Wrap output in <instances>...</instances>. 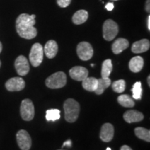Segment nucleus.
<instances>
[{"label": "nucleus", "mask_w": 150, "mask_h": 150, "mask_svg": "<svg viewBox=\"0 0 150 150\" xmlns=\"http://www.w3.org/2000/svg\"><path fill=\"white\" fill-rule=\"evenodd\" d=\"M35 15L29 16L22 13L16 20V31L20 37L25 39H33L37 35V29L34 27L35 24Z\"/></svg>", "instance_id": "f257e3e1"}, {"label": "nucleus", "mask_w": 150, "mask_h": 150, "mask_svg": "<svg viewBox=\"0 0 150 150\" xmlns=\"http://www.w3.org/2000/svg\"><path fill=\"white\" fill-rule=\"evenodd\" d=\"M65 119L68 122H74L78 119L80 112V105L74 99H67L64 102Z\"/></svg>", "instance_id": "f03ea898"}, {"label": "nucleus", "mask_w": 150, "mask_h": 150, "mask_svg": "<svg viewBox=\"0 0 150 150\" xmlns=\"http://www.w3.org/2000/svg\"><path fill=\"white\" fill-rule=\"evenodd\" d=\"M66 82V74L63 72H58L49 76L45 81V84L50 88L59 89L64 87Z\"/></svg>", "instance_id": "7ed1b4c3"}, {"label": "nucleus", "mask_w": 150, "mask_h": 150, "mask_svg": "<svg viewBox=\"0 0 150 150\" xmlns=\"http://www.w3.org/2000/svg\"><path fill=\"white\" fill-rule=\"evenodd\" d=\"M119 31V27L117 24L113 20H106L103 24V37L106 40L111 41L117 35Z\"/></svg>", "instance_id": "20e7f679"}, {"label": "nucleus", "mask_w": 150, "mask_h": 150, "mask_svg": "<svg viewBox=\"0 0 150 150\" xmlns=\"http://www.w3.org/2000/svg\"><path fill=\"white\" fill-rule=\"evenodd\" d=\"M44 50L42 45L40 43H35L31 49L29 54V60L33 67H38L43 60Z\"/></svg>", "instance_id": "39448f33"}, {"label": "nucleus", "mask_w": 150, "mask_h": 150, "mask_svg": "<svg viewBox=\"0 0 150 150\" xmlns=\"http://www.w3.org/2000/svg\"><path fill=\"white\" fill-rule=\"evenodd\" d=\"M20 115L24 120H32L35 115L34 106L32 101L29 99H25L22 101L20 106Z\"/></svg>", "instance_id": "423d86ee"}, {"label": "nucleus", "mask_w": 150, "mask_h": 150, "mask_svg": "<svg viewBox=\"0 0 150 150\" xmlns=\"http://www.w3.org/2000/svg\"><path fill=\"white\" fill-rule=\"evenodd\" d=\"M79 58L82 61H88L93 56V49L88 42H81L76 47Z\"/></svg>", "instance_id": "0eeeda50"}, {"label": "nucleus", "mask_w": 150, "mask_h": 150, "mask_svg": "<svg viewBox=\"0 0 150 150\" xmlns=\"http://www.w3.org/2000/svg\"><path fill=\"white\" fill-rule=\"evenodd\" d=\"M17 142L22 150H29L31 147V138L25 130H20L16 134Z\"/></svg>", "instance_id": "6e6552de"}, {"label": "nucleus", "mask_w": 150, "mask_h": 150, "mask_svg": "<svg viewBox=\"0 0 150 150\" xmlns=\"http://www.w3.org/2000/svg\"><path fill=\"white\" fill-rule=\"evenodd\" d=\"M15 67L19 75L20 76L27 75L30 70L29 63L27 58L22 55L19 56L15 61Z\"/></svg>", "instance_id": "1a4fd4ad"}, {"label": "nucleus", "mask_w": 150, "mask_h": 150, "mask_svg": "<svg viewBox=\"0 0 150 150\" xmlns=\"http://www.w3.org/2000/svg\"><path fill=\"white\" fill-rule=\"evenodd\" d=\"M8 91H20L25 87V82L21 77L11 78L5 84Z\"/></svg>", "instance_id": "9d476101"}, {"label": "nucleus", "mask_w": 150, "mask_h": 150, "mask_svg": "<svg viewBox=\"0 0 150 150\" xmlns=\"http://www.w3.org/2000/svg\"><path fill=\"white\" fill-rule=\"evenodd\" d=\"M69 73L72 79L78 81H82L88 76V71L86 67L82 66L73 67L69 71Z\"/></svg>", "instance_id": "9b49d317"}, {"label": "nucleus", "mask_w": 150, "mask_h": 150, "mask_svg": "<svg viewBox=\"0 0 150 150\" xmlns=\"http://www.w3.org/2000/svg\"><path fill=\"white\" fill-rule=\"evenodd\" d=\"M114 136V128L113 126L110 123H105L102 127L100 131L101 140L105 142L111 141Z\"/></svg>", "instance_id": "f8f14e48"}, {"label": "nucleus", "mask_w": 150, "mask_h": 150, "mask_svg": "<svg viewBox=\"0 0 150 150\" xmlns=\"http://www.w3.org/2000/svg\"><path fill=\"white\" fill-rule=\"evenodd\" d=\"M123 117L127 123H133L142 121L143 120L144 116L142 112L138 111V110H130L125 112Z\"/></svg>", "instance_id": "ddd939ff"}, {"label": "nucleus", "mask_w": 150, "mask_h": 150, "mask_svg": "<svg viewBox=\"0 0 150 150\" xmlns=\"http://www.w3.org/2000/svg\"><path fill=\"white\" fill-rule=\"evenodd\" d=\"M150 47L149 40L147 39H142V40L136 41L131 47V51L134 54H140L147 52Z\"/></svg>", "instance_id": "4468645a"}, {"label": "nucleus", "mask_w": 150, "mask_h": 150, "mask_svg": "<svg viewBox=\"0 0 150 150\" xmlns=\"http://www.w3.org/2000/svg\"><path fill=\"white\" fill-rule=\"evenodd\" d=\"M129 42L125 38H120L113 42L112 45V51L115 54H119L129 47Z\"/></svg>", "instance_id": "2eb2a0df"}, {"label": "nucleus", "mask_w": 150, "mask_h": 150, "mask_svg": "<svg viewBox=\"0 0 150 150\" xmlns=\"http://www.w3.org/2000/svg\"><path fill=\"white\" fill-rule=\"evenodd\" d=\"M44 52L48 59H53L58 52V45L55 40H49L45 45Z\"/></svg>", "instance_id": "dca6fc26"}, {"label": "nucleus", "mask_w": 150, "mask_h": 150, "mask_svg": "<svg viewBox=\"0 0 150 150\" xmlns=\"http://www.w3.org/2000/svg\"><path fill=\"white\" fill-rule=\"evenodd\" d=\"M144 65L143 59L141 56H135L130 60L129 63V69L131 72L137 73L142 70Z\"/></svg>", "instance_id": "f3484780"}, {"label": "nucleus", "mask_w": 150, "mask_h": 150, "mask_svg": "<svg viewBox=\"0 0 150 150\" xmlns=\"http://www.w3.org/2000/svg\"><path fill=\"white\" fill-rule=\"evenodd\" d=\"M88 18V13L85 10H79L76 11L72 16V22L75 24H81L86 22Z\"/></svg>", "instance_id": "a211bd4d"}, {"label": "nucleus", "mask_w": 150, "mask_h": 150, "mask_svg": "<svg viewBox=\"0 0 150 150\" xmlns=\"http://www.w3.org/2000/svg\"><path fill=\"white\" fill-rule=\"evenodd\" d=\"M98 79L95 77H87L82 81V86L86 91L95 92L97 89Z\"/></svg>", "instance_id": "6ab92c4d"}, {"label": "nucleus", "mask_w": 150, "mask_h": 150, "mask_svg": "<svg viewBox=\"0 0 150 150\" xmlns=\"http://www.w3.org/2000/svg\"><path fill=\"white\" fill-rule=\"evenodd\" d=\"M111 85V80L110 79L109 77L107 78H100L98 79V83H97V89L95 90V93L97 95H102L104 93L105 89Z\"/></svg>", "instance_id": "aec40b11"}, {"label": "nucleus", "mask_w": 150, "mask_h": 150, "mask_svg": "<svg viewBox=\"0 0 150 150\" xmlns=\"http://www.w3.org/2000/svg\"><path fill=\"white\" fill-rule=\"evenodd\" d=\"M117 102L121 106L126 108L134 107L135 102L128 95H122L117 97Z\"/></svg>", "instance_id": "412c9836"}, {"label": "nucleus", "mask_w": 150, "mask_h": 150, "mask_svg": "<svg viewBox=\"0 0 150 150\" xmlns=\"http://www.w3.org/2000/svg\"><path fill=\"white\" fill-rule=\"evenodd\" d=\"M135 134L140 139L148 142H150V131L143 127H137L135 129Z\"/></svg>", "instance_id": "4be33fe9"}, {"label": "nucleus", "mask_w": 150, "mask_h": 150, "mask_svg": "<svg viewBox=\"0 0 150 150\" xmlns=\"http://www.w3.org/2000/svg\"><path fill=\"white\" fill-rule=\"evenodd\" d=\"M112 70V61L110 59H106L103 62L102 67V78L109 77L110 73Z\"/></svg>", "instance_id": "5701e85b"}, {"label": "nucleus", "mask_w": 150, "mask_h": 150, "mask_svg": "<svg viewBox=\"0 0 150 150\" xmlns=\"http://www.w3.org/2000/svg\"><path fill=\"white\" fill-rule=\"evenodd\" d=\"M60 110L59 109H50L46 111V120L47 121H56L59 120Z\"/></svg>", "instance_id": "b1692460"}, {"label": "nucleus", "mask_w": 150, "mask_h": 150, "mask_svg": "<svg viewBox=\"0 0 150 150\" xmlns=\"http://www.w3.org/2000/svg\"><path fill=\"white\" fill-rule=\"evenodd\" d=\"M126 88L125 81L123 79H120L114 81L112 84V88L114 91L117 93H122L125 91Z\"/></svg>", "instance_id": "393cba45"}, {"label": "nucleus", "mask_w": 150, "mask_h": 150, "mask_svg": "<svg viewBox=\"0 0 150 150\" xmlns=\"http://www.w3.org/2000/svg\"><path fill=\"white\" fill-rule=\"evenodd\" d=\"M142 84L140 81L136 82L134 83L132 88L133 98L135 99H140L142 97Z\"/></svg>", "instance_id": "a878e982"}, {"label": "nucleus", "mask_w": 150, "mask_h": 150, "mask_svg": "<svg viewBox=\"0 0 150 150\" xmlns=\"http://www.w3.org/2000/svg\"><path fill=\"white\" fill-rule=\"evenodd\" d=\"M72 0H57V4L61 8H65L70 4Z\"/></svg>", "instance_id": "bb28decb"}, {"label": "nucleus", "mask_w": 150, "mask_h": 150, "mask_svg": "<svg viewBox=\"0 0 150 150\" xmlns=\"http://www.w3.org/2000/svg\"><path fill=\"white\" fill-rule=\"evenodd\" d=\"M105 8H106V9L108 11H111L113 10L114 8V4L112 2H109L108 4H106V6H105Z\"/></svg>", "instance_id": "cd10ccee"}, {"label": "nucleus", "mask_w": 150, "mask_h": 150, "mask_svg": "<svg viewBox=\"0 0 150 150\" xmlns=\"http://www.w3.org/2000/svg\"><path fill=\"white\" fill-rule=\"evenodd\" d=\"M71 146H72V142H71L70 140H67V141H65L64 143L63 144V146H62V147H70Z\"/></svg>", "instance_id": "c85d7f7f"}, {"label": "nucleus", "mask_w": 150, "mask_h": 150, "mask_svg": "<svg viewBox=\"0 0 150 150\" xmlns=\"http://www.w3.org/2000/svg\"><path fill=\"white\" fill-rule=\"evenodd\" d=\"M150 0H147L146 1L145 4V11H147V13L150 12Z\"/></svg>", "instance_id": "c756f323"}, {"label": "nucleus", "mask_w": 150, "mask_h": 150, "mask_svg": "<svg viewBox=\"0 0 150 150\" xmlns=\"http://www.w3.org/2000/svg\"><path fill=\"white\" fill-rule=\"evenodd\" d=\"M120 150H133L130 147H129L128 145H123L120 148Z\"/></svg>", "instance_id": "7c9ffc66"}, {"label": "nucleus", "mask_w": 150, "mask_h": 150, "mask_svg": "<svg viewBox=\"0 0 150 150\" xmlns=\"http://www.w3.org/2000/svg\"><path fill=\"white\" fill-rule=\"evenodd\" d=\"M147 27H148V30L150 31V16H148L147 18Z\"/></svg>", "instance_id": "2f4dec72"}, {"label": "nucleus", "mask_w": 150, "mask_h": 150, "mask_svg": "<svg viewBox=\"0 0 150 150\" xmlns=\"http://www.w3.org/2000/svg\"><path fill=\"white\" fill-rule=\"evenodd\" d=\"M147 83L149 86H150V76H148L147 77Z\"/></svg>", "instance_id": "473e14b6"}, {"label": "nucleus", "mask_w": 150, "mask_h": 150, "mask_svg": "<svg viewBox=\"0 0 150 150\" xmlns=\"http://www.w3.org/2000/svg\"><path fill=\"white\" fill-rule=\"evenodd\" d=\"M1 50H2V45H1V42H0V53H1Z\"/></svg>", "instance_id": "72a5a7b5"}, {"label": "nucleus", "mask_w": 150, "mask_h": 150, "mask_svg": "<svg viewBox=\"0 0 150 150\" xmlns=\"http://www.w3.org/2000/svg\"><path fill=\"white\" fill-rule=\"evenodd\" d=\"M106 150H111V149H110V147H107L106 148Z\"/></svg>", "instance_id": "f704fd0d"}, {"label": "nucleus", "mask_w": 150, "mask_h": 150, "mask_svg": "<svg viewBox=\"0 0 150 150\" xmlns=\"http://www.w3.org/2000/svg\"><path fill=\"white\" fill-rule=\"evenodd\" d=\"M94 65H95L94 64H91V67H94Z\"/></svg>", "instance_id": "c9c22d12"}, {"label": "nucleus", "mask_w": 150, "mask_h": 150, "mask_svg": "<svg viewBox=\"0 0 150 150\" xmlns=\"http://www.w3.org/2000/svg\"><path fill=\"white\" fill-rule=\"evenodd\" d=\"M1 61H0V67H1Z\"/></svg>", "instance_id": "e433bc0d"}, {"label": "nucleus", "mask_w": 150, "mask_h": 150, "mask_svg": "<svg viewBox=\"0 0 150 150\" xmlns=\"http://www.w3.org/2000/svg\"><path fill=\"white\" fill-rule=\"evenodd\" d=\"M111 1H118V0H111Z\"/></svg>", "instance_id": "4c0bfd02"}, {"label": "nucleus", "mask_w": 150, "mask_h": 150, "mask_svg": "<svg viewBox=\"0 0 150 150\" xmlns=\"http://www.w3.org/2000/svg\"><path fill=\"white\" fill-rule=\"evenodd\" d=\"M59 150H64V149H59Z\"/></svg>", "instance_id": "58836bf2"}]
</instances>
